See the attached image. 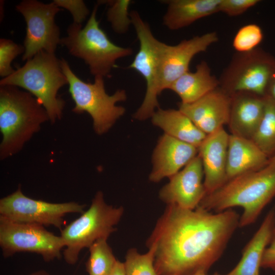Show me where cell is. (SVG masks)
Wrapping results in <instances>:
<instances>
[{"label":"cell","instance_id":"11","mask_svg":"<svg viewBox=\"0 0 275 275\" xmlns=\"http://www.w3.org/2000/svg\"><path fill=\"white\" fill-rule=\"evenodd\" d=\"M85 204L75 202L50 203L26 196L20 186L0 200V217L11 221L52 226L62 229L69 213L82 214Z\"/></svg>","mask_w":275,"mask_h":275},{"label":"cell","instance_id":"4","mask_svg":"<svg viewBox=\"0 0 275 275\" xmlns=\"http://www.w3.org/2000/svg\"><path fill=\"white\" fill-rule=\"evenodd\" d=\"M67 84L61 60L55 53L45 51L38 52L0 80L1 86L20 87L34 96L46 111L51 123L62 117L65 102L58 96V92Z\"/></svg>","mask_w":275,"mask_h":275},{"label":"cell","instance_id":"3","mask_svg":"<svg viewBox=\"0 0 275 275\" xmlns=\"http://www.w3.org/2000/svg\"><path fill=\"white\" fill-rule=\"evenodd\" d=\"M47 121L49 118L46 111L32 94L15 86H1V159L19 152Z\"/></svg>","mask_w":275,"mask_h":275},{"label":"cell","instance_id":"12","mask_svg":"<svg viewBox=\"0 0 275 275\" xmlns=\"http://www.w3.org/2000/svg\"><path fill=\"white\" fill-rule=\"evenodd\" d=\"M16 9L23 16L26 24L22 60L31 59L41 51L55 53L61 38L54 19L62 9L53 2L45 4L36 0H23L16 6Z\"/></svg>","mask_w":275,"mask_h":275},{"label":"cell","instance_id":"18","mask_svg":"<svg viewBox=\"0 0 275 275\" xmlns=\"http://www.w3.org/2000/svg\"><path fill=\"white\" fill-rule=\"evenodd\" d=\"M264 105V97L246 92L232 95L228 123L231 134L252 139L261 121Z\"/></svg>","mask_w":275,"mask_h":275},{"label":"cell","instance_id":"16","mask_svg":"<svg viewBox=\"0 0 275 275\" xmlns=\"http://www.w3.org/2000/svg\"><path fill=\"white\" fill-rule=\"evenodd\" d=\"M229 134L224 127L207 135L198 147L202 163L206 195L227 181V163Z\"/></svg>","mask_w":275,"mask_h":275},{"label":"cell","instance_id":"21","mask_svg":"<svg viewBox=\"0 0 275 275\" xmlns=\"http://www.w3.org/2000/svg\"><path fill=\"white\" fill-rule=\"evenodd\" d=\"M168 5L163 24L169 30H177L196 21L219 12L221 0H166Z\"/></svg>","mask_w":275,"mask_h":275},{"label":"cell","instance_id":"29","mask_svg":"<svg viewBox=\"0 0 275 275\" xmlns=\"http://www.w3.org/2000/svg\"><path fill=\"white\" fill-rule=\"evenodd\" d=\"M24 46L12 40L5 38L0 39V76L3 78L12 74L15 69L11 66L12 61L18 56L24 53Z\"/></svg>","mask_w":275,"mask_h":275},{"label":"cell","instance_id":"15","mask_svg":"<svg viewBox=\"0 0 275 275\" xmlns=\"http://www.w3.org/2000/svg\"><path fill=\"white\" fill-rule=\"evenodd\" d=\"M231 96L219 87L191 103H180L179 109L207 135L228 124Z\"/></svg>","mask_w":275,"mask_h":275},{"label":"cell","instance_id":"38","mask_svg":"<svg viewBox=\"0 0 275 275\" xmlns=\"http://www.w3.org/2000/svg\"><path fill=\"white\" fill-rule=\"evenodd\" d=\"M274 212H275V210H274Z\"/></svg>","mask_w":275,"mask_h":275},{"label":"cell","instance_id":"8","mask_svg":"<svg viewBox=\"0 0 275 275\" xmlns=\"http://www.w3.org/2000/svg\"><path fill=\"white\" fill-rule=\"evenodd\" d=\"M133 25L140 43V48L129 66L144 78L146 91L143 101L133 115V118L143 121L151 118L159 108L157 96L160 94L158 82L161 56L164 43L153 35L149 24L135 10L130 12Z\"/></svg>","mask_w":275,"mask_h":275},{"label":"cell","instance_id":"1","mask_svg":"<svg viewBox=\"0 0 275 275\" xmlns=\"http://www.w3.org/2000/svg\"><path fill=\"white\" fill-rule=\"evenodd\" d=\"M239 219L232 208L213 213L200 206L168 205L147 242L154 249L158 274L207 273L223 254Z\"/></svg>","mask_w":275,"mask_h":275},{"label":"cell","instance_id":"9","mask_svg":"<svg viewBox=\"0 0 275 275\" xmlns=\"http://www.w3.org/2000/svg\"><path fill=\"white\" fill-rule=\"evenodd\" d=\"M274 65L275 59L261 48L237 52L218 79L219 87L231 96L246 92L264 97Z\"/></svg>","mask_w":275,"mask_h":275},{"label":"cell","instance_id":"31","mask_svg":"<svg viewBox=\"0 0 275 275\" xmlns=\"http://www.w3.org/2000/svg\"><path fill=\"white\" fill-rule=\"evenodd\" d=\"M259 2L258 0H221L219 12L229 16H236L242 14Z\"/></svg>","mask_w":275,"mask_h":275},{"label":"cell","instance_id":"14","mask_svg":"<svg viewBox=\"0 0 275 275\" xmlns=\"http://www.w3.org/2000/svg\"><path fill=\"white\" fill-rule=\"evenodd\" d=\"M160 190V199L167 205L196 209L206 195L201 159L198 154Z\"/></svg>","mask_w":275,"mask_h":275},{"label":"cell","instance_id":"28","mask_svg":"<svg viewBox=\"0 0 275 275\" xmlns=\"http://www.w3.org/2000/svg\"><path fill=\"white\" fill-rule=\"evenodd\" d=\"M261 28L250 23L241 27L235 34L232 45L237 52H246L255 49L263 39Z\"/></svg>","mask_w":275,"mask_h":275},{"label":"cell","instance_id":"22","mask_svg":"<svg viewBox=\"0 0 275 275\" xmlns=\"http://www.w3.org/2000/svg\"><path fill=\"white\" fill-rule=\"evenodd\" d=\"M219 87V80L211 74L208 64L201 61L194 72H185L171 86L169 89L181 99V103L188 104L200 99Z\"/></svg>","mask_w":275,"mask_h":275},{"label":"cell","instance_id":"32","mask_svg":"<svg viewBox=\"0 0 275 275\" xmlns=\"http://www.w3.org/2000/svg\"><path fill=\"white\" fill-rule=\"evenodd\" d=\"M261 267L275 271V228L262 258Z\"/></svg>","mask_w":275,"mask_h":275},{"label":"cell","instance_id":"37","mask_svg":"<svg viewBox=\"0 0 275 275\" xmlns=\"http://www.w3.org/2000/svg\"><path fill=\"white\" fill-rule=\"evenodd\" d=\"M193 275H209V274H208L207 273H205V272H198V273H195V274H193ZM212 275H221V274H218V273H214V274H212Z\"/></svg>","mask_w":275,"mask_h":275},{"label":"cell","instance_id":"26","mask_svg":"<svg viewBox=\"0 0 275 275\" xmlns=\"http://www.w3.org/2000/svg\"><path fill=\"white\" fill-rule=\"evenodd\" d=\"M148 249L143 254L134 248L128 251L124 262L126 275H158L154 266V249Z\"/></svg>","mask_w":275,"mask_h":275},{"label":"cell","instance_id":"30","mask_svg":"<svg viewBox=\"0 0 275 275\" xmlns=\"http://www.w3.org/2000/svg\"><path fill=\"white\" fill-rule=\"evenodd\" d=\"M59 8L68 10L71 14L73 23L81 24L90 13V11L82 0H54Z\"/></svg>","mask_w":275,"mask_h":275},{"label":"cell","instance_id":"17","mask_svg":"<svg viewBox=\"0 0 275 275\" xmlns=\"http://www.w3.org/2000/svg\"><path fill=\"white\" fill-rule=\"evenodd\" d=\"M198 153V148L167 134L159 139L152 156L149 180L159 182L170 178L187 165Z\"/></svg>","mask_w":275,"mask_h":275},{"label":"cell","instance_id":"34","mask_svg":"<svg viewBox=\"0 0 275 275\" xmlns=\"http://www.w3.org/2000/svg\"><path fill=\"white\" fill-rule=\"evenodd\" d=\"M110 275H126L124 263L117 260Z\"/></svg>","mask_w":275,"mask_h":275},{"label":"cell","instance_id":"23","mask_svg":"<svg viewBox=\"0 0 275 275\" xmlns=\"http://www.w3.org/2000/svg\"><path fill=\"white\" fill-rule=\"evenodd\" d=\"M151 121L165 134L198 148L207 136L179 109L159 108L151 117Z\"/></svg>","mask_w":275,"mask_h":275},{"label":"cell","instance_id":"19","mask_svg":"<svg viewBox=\"0 0 275 275\" xmlns=\"http://www.w3.org/2000/svg\"><path fill=\"white\" fill-rule=\"evenodd\" d=\"M269 158L251 140L229 135L227 181L241 174L261 170L268 163Z\"/></svg>","mask_w":275,"mask_h":275},{"label":"cell","instance_id":"7","mask_svg":"<svg viewBox=\"0 0 275 275\" xmlns=\"http://www.w3.org/2000/svg\"><path fill=\"white\" fill-rule=\"evenodd\" d=\"M61 61L69 92L75 104L72 112L88 113L95 132L99 135L106 133L125 113V107L116 105L126 100L125 91L118 90L109 95L106 92L103 77L95 76L93 83L86 82L73 72L67 61L62 59Z\"/></svg>","mask_w":275,"mask_h":275},{"label":"cell","instance_id":"33","mask_svg":"<svg viewBox=\"0 0 275 275\" xmlns=\"http://www.w3.org/2000/svg\"><path fill=\"white\" fill-rule=\"evenodd\" d=\"M266 95L275 101V65L269 78Z\"/></svg>","mask_w":275,"mask_h":275},{"label":"cell","instance_id":"25","mask_svg":"<svg viewBox=\"0 0 275 275\" xmlns=\"http://www.w3.org/2000/svg\"><path fill=\"white\" fill-rule=\"evenodd\" d=\"M107 239H101L89 248L90 255L86 263L89 275H110L117 261Z\"/></svg>","mask_w":275,"mask_h":275},{"label":"cell","instance_id":"35","mask_svg":"<svg viewBox=\"0 0 275 275\" xmlns=\"http://www.w3.org/2000/svg\"><path fill=\"white\" fill-rule=\"evenodd\" d=\"M28 275H51L46 271L44 270H39L35 272H33Z\"/></svg>","mask_w":275,"mask_h":275},{"label":"cell","instance_id":"24","mask_svg":"<svg viewBox=\"0 0 275 275\" xmlns=\"http://www.w3.org/2000/svg\"><path fill=\"white\" fill-rule=\"evenodd\" d=\"M264 102L261 121L251 140L269 159L275 155V101L265 95Z\"/></svg>","mask_w":275,"mask_h":275},{"label":"cell","instance_id":"10","mask_svg":"<svg viewBox=\"0 0 275 275\" xmlns=\"http://www.w3.org/2000/svg\"><path fill=\"white\" fill-rule=\"evenodd\" d=\"M0 246L4 257L20 252L35 253L50 262L62 257L65 243L44 226L17 223L0 217Z\"/></svg>","mask_w":275,"mask_h":275},{"label":"cell","instance_id":"27","mask_svg":"<svg viewBox=\"0 0 275 275\" xmlns=\"http://www.w3.org/2000/svg\"><path fill=\"white\" fill-rule=\"evenodd\" d=\"M132 3L130 0L99 1L98 5L106 4L108 6L107 11V20L113 30L117 33L123 34L132 24L129 7Z\"/></svg>","mask_w":275,"mask_h":275},{"label":"cell","instance_id":"2","mask_svg":"<svg viewBox=\"0 0 275 275\" xmlns=\"http://www.w3.org/2000/svg\"><path fill=\"white\" fill-rule=\"evenodd\" d=\"M275 197V165L246 173L228 180L213 192L207 194L198 206L219 212L240 207L239 227L254 224L264 208Z\"/></svg>","mask_w":275,"mask_h":275},{"label":"cell","instance_id":"13","mask_svg":"<svg viewBox=\"0 0 275 275\" xmlns=\"http://www.w3.org/2000/svg\"><path fill=\"white\" fill-rule=\"evenodd\" d=\"M218 40L217 33L211 32L183 40L175 45L164 43L159 70V94L165 89H169L176 80L189 71V64L197 54L206 51Z\"/></svg>","mask_w":275,"mask_h":275},{"label":"cell","instance_id":"5","mask_svg":"<svg viewBox=\"0 0 275 275\" xmlns=\"http://www.w3.org/2000/svg\"><path fill=\"white\" fill-rule=\"evenodd\" d=\"M98 6H94L84 28L73 22L68 26L67 36L61 38V44L72 56L82 60L94 77H108L116 66V61L130 56L132 49L118 46L110 40L96 19Z\"/></svg>","mask_w":275,"mask_h":275},{"label":"cell","instance_id":"20","mask_svg":"<svg viewBox=\"0 0 275 275\" xmlns=\"http://www.w3.org/2000/svg\"><path fill=\"white\" fill-rule=\"evenodd\" d=\"M274 228L275 212L274 209H272L244 248L239 262L226 275H260L263 256Z\"/></svg>","mask_w":275,"mask_h":275},{"label":"cell","instance_id":"6","mask_svg":"<svg viewBox=\"0 0 275 275\" xmlns=\"http://www.w3.org/2000/svg\"><path fill=\"white\" fill-rule=\"evenodd\" d=\"M123 212L122 207L107 204L102 191H98L89 208L61 230L60 236L65 243L62 252L65 261L74 265L83 249H89L98 240L107 239L116 231Z\"/></svg>","mask_w":275,"mask_h":275},{"label":"cell","instance_id":"36","mask_svg":"<svg viewBox=\"0 0 275 275\" xmlns=\"http://www.w3.org/2000/svg\"><path fill=\"white\" fill-rule=\"evenodd\" d=\"M268 164L275 165V155L269 159Z\"/></svg>","mask_w":275,"mask_h":275}]
</instances>
